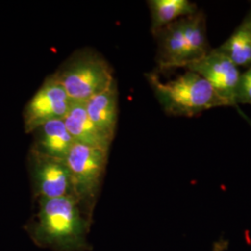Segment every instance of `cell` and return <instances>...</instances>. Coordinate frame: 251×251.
Masks as SVG:
<instances>
[{
    "mask_svg": "<svg viewBox=\"0 0 251 251\" xmlns=\"http://www.w3.org/2000/svg\"><path fill=\"white\" fill-rule=\"evenodd\" d=\"M71 101L85 102L116 80L106 60L92 50H81L54 73Z\"/></svg>",
    "mask_w": 251,
    "mask_h": 251,
    "instance_id": "3",
    "label": "cell"
},
{
    "mask_svg": "<svg viewBox=\"0 0 251 251\" xmlns=\"http://www.w3.org/2000/svg\"><path fill=\"white\" fill-rule=\"evenodd\" d=\"M31 152L64 161L75 141L63 120H53L39 126Z\"/></svg>",
    "mask_w": 251,
    "mask_h": 251,
    "instance_id": "10",
    "label": "cell"
},
{
    "mask_svg": "<svg viewBox=\"0 0 251 251\" xmlns=\"http://www.w3.org/2000/svg\"><path fill=\"white\" fill-rule=\"evenodd\" d=\"M38 232L47 242L62 247L80 242L84 222L78 199L74 196L41 198Z\"/></svg>",
    "mask_w": 251,
    "mask_h": 251,
    "instance_id": "4",
    "label": "cell"
},
{
    "mask_svg": "<svg viewBox=\"0 0 251 251\" xmlns=\"http://www.w3.org/2000/svg\"><path fill=\"white\" fill-rule=\"evenodd\" d=\"M33 176L41 198L75 196L72 179L65 162L31 152Z\"/></svg>",
    "mask_w": 251,
    "mask_h": 251,
    "instance_id": "8",
    "label": "cell"
},
{
    "mask_svg": "<svg viewBox=\"0 0 251 251\" xmlns=\"http://www.w3.org/2000/svg\"><path fill=\"white\" fill-rule=\"evenodd\" d=\"M108 150L84 144L73 145L65 164L72 179L74 194L81 200L94 197L108 159Z\"/></svg>",
    "mask_w": 251,
    "mask_h": 251,
    "instance_id": "5",
    "label": "cell"
},
{
    "mask_svg": "<svg viewBox=\"0 0 251 251\" xmlns=\"http://www.w3.org/2000/svg\"><path fill=\"white\" fill-rule=\"evenodd\" d=\"M152 35L172 23L198 12V6L189 0H149Z\"/></svg>",
    "mask_w": 251,
    "mask_h": 251,
    "instance_id": "13",
    "label": "cell"
},
{
    "mask_svg": "<svg viewBox=\"0 0 251 251\" xmlns=\"http://www.w3.org/2000/svg\"><path fill=\"white\" fill-rule=\"evenodd\" d=\"M145 76L162 109L170 116L193 117L212 108L230 106L197 73L186 70L168 82L162 81L156 72Z\"/></svg>",
    "mask_w": 251,
    "mask_h": 251,
    "instance_id": "1",
    "label": "cell"
},
{
    "mask_svg": "<svg viewBox=\"0 0 251 251\" xmlns=\"http://www.w3.org/2000/svg\"><path fill=\"white\" fill-rule=\"evenodd\" d=\"M215 50L237 67L251 66V6L233 34Z\"/></svg>",
    "mask_w": 251,
    "mask_h": 251,
    "instance_id": "12",
    "label": "cell"
},
{
    "mask_svg": "<svg viewBox=\"0 0 251 251\" xmlns=\"http://www.w3.org/2000/svg\"><path fill=\"white\" fill-rule=\"evenodd\" d=\"M63 122L75 143L109 151L112 142L90 120L84 102L72 101Z\"/></svg>",
    "mask_w": 251,
    "mask_h": 251,
    "instance_id": "11",
    "label": "cell"
},
{
    "mask_svg": "<svg viewBox=\"0 0 251 251\" xmlns=\"http://www.w3.org/2000/svg\"><path fill=\"white\" fill-rule=\"evenodd\" d=\"M71 103L65 90L51 75L25 106L24 114L25 131L35 132L39 126L50 121L63 120Z\"/></svg>",
    "mask_w": 251,
    "mask_h": 251,
    "instance_id": "6",
    "label": "cell"
},
{
    "mask_svg": "<svg viewBox=\"0 0 251 251\" xmlns=\"http://www.w3.org/2000/svg\"><path fill=\"white\" fill-rule=\"evenodd\" d=\"M117 87L114 81L107 89L84 102L90 120L100 131L112 142L117 123Z\"/></svg>",
    "mask_w": 251,
    "mask_h": 251,
    "instance_id": "9",
    "label": "cell"
},
{
    "mask_svg": "<svg viewBox=\"0 0 251 251\" xmlns=\"http://www.w3.org/2000/svg\"><path fill=\"white\" fill-rule=\"evenodd\" d=\"M157 41L156 63L161 69L184 68L209 53L206 19L202 10L162 28Z\"/></svg>",
    "mask_w": 251,
    "mask_h": 251,
    "instance_id": "2",
    "label": "cell"
},
{
    "mask_svg": "<svg viewBox=\"0 0 251 251\" xmlns=\"http://www.w3.org/2000/svg\"><path fill=\"white\" fill-rule=\"evenodd\" d=\"M236 101L238 104L242 103L251 105V66L240 75Z\"/></svg>",
    "mask_w": 251,
    "mask_h": 251,
    "instance_id": "14",
    "label": "cell"
},
{
    "mask_svg": "<svg viewBox=\"0 0 251 251\" xmlns=\"http://www.w3.org/2000/svg\"><path fill=\"white\" fill-rule=\"evenodd\" d=\"M184 68L188 71L197 73L205 78L230 106L238 107L236 97L241 73L239 68L224 54L212 49L204 58L189 63ZM237 110L240 115L245 117L238 108Z\"/></svg>",
    "mask_w": 251,
    "mask_h": 251,
    "instance_id": "7",
    "label": "cell"
}]
</instances>
